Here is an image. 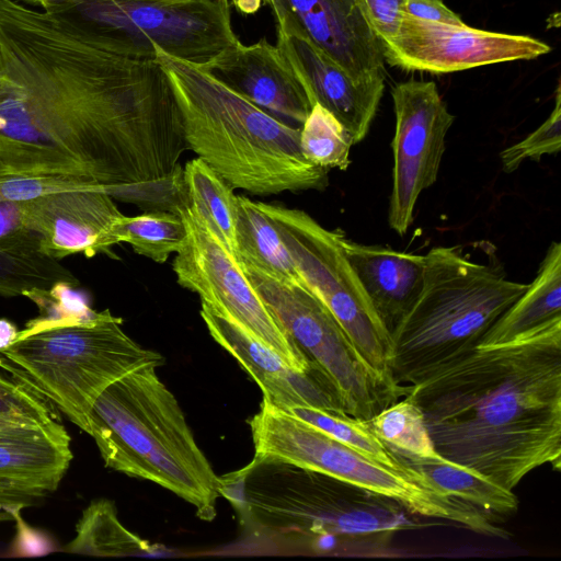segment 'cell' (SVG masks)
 Wrapping results in <instances>:
<instances>
[{
  "mask_svg": "<svg viewBox=\"0 0 561 561\" xmlns=\"http://www.w3.org/2000/svg\"><path fill=\"white\" fill-rule=\"evenodd\" d=\"M0 163L25 176L104 188L149 210L186 202L188 149L157 59L99 49L45 11L0 0Z\"/></svg>",
  "mask_w": 561,
  "mask_h": 561,
  "instance_id": "obj_1",
  "label": "cell"
},
{
  "mask_svg": "<svg viewBox=\"0 0 561 561\" xmlns=\"http://www.w3.org/2000/svg\"><path fill=\"white\" fill-rule=\"evenodd\" d=\"M437 454L512 490L561 466V322L511 343L476 347L405 393Z\"/></svg>",
  "mask_w": 561,
  "mask_h": 561,
  "instance_id": "obj_2",
  "label": "cell"
},
{
  "mask_svg": "<svg viewBox=\"0 0 561 561\" xmlns=\"http://www.w3.org/2000/svg\"><path fill=\"white\" fill-rule=\"evenodd\" d=\"M179 105L188 149L232 188L254 195L329 184L328 170L308 161L293 127L219 82L204 69L157 50Z\"/></svg>",
  "mask_w": 561,
  "mask_h": 561,
  "instance_id": "obj_3",
  "label": "cell"
},
{
  "mask_svg": "<svg viewBox=\"0 0 561 561\" xmlns=\"http://www.w3.org/2000/svg\"><path fill=\"white\" fill-rule=\"evenodd\" d=\"M157 368L142 366L108 386L90 411L89 435L106 467L168 489L210 522L220 478Z\"/></svg>",
  "mask_w": 561,
  "mask_h": 561,
  "instance_id": "obj_4",
  "label": "cell"
},
{
  "mask_svg": "<svg viewBox=\"0 0 561 561\" xmlns=\"http://www.w3.org/2000/svg\"><path fill=\"white\" fill-rule=\"evenodd\" d=\"M425 259L422 294L391 333L390 373L401 387L473 351L528 286L454 248H433Z\"/></svg>",
  "mask_w": 561,
  "mask_h": 561,
  "instance_id": "obj_5",
  "label": "cell"
},
{
  "mask_svg": "<svg viewBox=\"0 0 561 561\" xmlns=\"http://www.w3.org/2000/svg\"><path fill=\"white\" fill-rule=\"evenodd\" d=\"M221 494L266 533L360 538L414 527L397 502L286 462L252 460L220 478Z\"/></svg>",
  "mask_w": 561,
  "mask_h": 561,
  "instance_id": "obj_6",
  "label": "cell"
},
{
  "mask_svg": "<svg viewBox=\"0 0 561 561\" xmlns=\"http://www.w3.org/2000/svg\"><path fill=\"white\" fill-rule=\"evenodd\" d=\"M110 310L85 323L44 329L0 352V369L22 380L89 434V414L113 382L146 366L164 364L142 347Z\"/></svg>",
  "mask_w": 561,
  "mask_h": 561,
  "instance_id": "obj_7",
  "label": "cell"
},
{
  "mask_svg": "<svg viewBox=\"0 0 561 561\" xmlns=\"http://www.w3.org/2000/svg\"><path fill=\"white\" fill-rule=\"evenodd\" d=\"M42 10L81 41L133 59L160 50L204 67L239 41L224 0H70Z\"/></svg>",
  "mask_w": 561,
  "mask_h": 561,
  "instance_id": "obj_8",
  "label": "cell"
},
{
  "mask_svg": "<svg viewBox=\"0 0 561 561\" xmlns=\"http://www.w3.org/2000/svg\"><path fill=\"white\" fill-rule=\"evenodd\" d=\"M249 424L253 461L286 462L317 471L392 500L410 513L446 519L490 537H510L490 515L431 489L416 472L392 469L264 399Z\"/></svg>",
  "mask_w": 561,
  "mask_h": 561,
  "instance_id": "obj_9",
  "label": "cell"
},
{
  "mask_svg": "<svg viewBox=\"0 0 561 561\" xmlns=\"http://www.w3.org/2000/svg\"><path fill=\"white\" fill-rule=\"evenodd\" d=\"M287 336L335 391L343 411L368 421L405 393L359 354L328 307L305 285L241 265Z\"/></svg>",
  "mask_w": 561,
  "mask_h": 561,
  "instance_id": "obj_10",
  "label": "cell"
},
{
  "mask_svg": "<svg viewBox=\"0 0 561 561\" xmlns=\"http://www.w3.org/2000/svg\"><path fill=\"white\" fill-rule=\"evenodd\" d=\"M256 204L275 225L305 286L328 307L364 359L396 382L390 373L391 335L345 256L343 231L324 228L300 209Z\"/></svg>",
  "mask_w": 561,
  "mask_h": 561,
  "instance_id": "obj_11",
  "label": "cell"
},
{
  "mask_svg": "<svg viewBox=\"0 0 561 561\" xmlns=\"http://www.w3.org/2000/svg\"><path fill=\"white\" fill-rule=\"evenodd\" d=\"M176 214L186 229L172 262L178 284L196 293L203 304L238 324L293 369L311 370V364L287 336L236 257L187 203Z\"/></svg>",
  "mask_w": 561,
  "mask_h": 561,
  "instance_id": "obj_12",
  "label": "cell"
},
{
  "mask_svg": "<svg viewBox=\"0 0 561 561\" xmlns=\"http://www.w3.org/2000/svg\"><path fill=\"white\" fill-rule=\"evenodd\" d=\"M391 96L396 130L388 221L403 236L413 222L419 196L437 180L445 138L455 116L433 81L400 82L391 90Z\"/></svg>",
  "mask_w": 561,
  "mask_h": 561,
  "instance_id": "obj_13",
  "label": "cell"
},
{
  "mask_svg": "<svg viewBox=\"0 0 561 561\" xmlns=\"http://www.w3.org/2000/svg\"><path fill=\"white\" fill-rule=\"evenodd\" d=\"M380 45L390 66L431 73L530 60L551 50L548 44L531 36L490 32L465 23L424 21L404 13L397 33Z\"/></svg>",
  "mask_w": 561,
  "mask_h": 561,
  "instance_id": "obj_14",
  "label": "cell"
},
{
  "mask_svg": "<svg viewBox=\"0 0 561 561\" xmlns=\"http://www.w3.org/2000/svg\"><path fill=\"white\" fill-rule=\"evenodd\" d=\"M25 227L39 242V252L61 260L82 253L92 257L116 244L114 227L123 215L102 187L78 186L21 202Z\"/></svg>",
  "mask_w": 561,
  "mask_h": 561,
  "instance_id": "obj_15",
  "label": "cell"
},
{
  "mask_svg": "<svg viewBox=\"0 0 561 561\" xmlns=\"http://www.w3.org/2000/svg\"><path fill=\"white\" fill-rule=\"evenodd\" d=\"M276 31L305 37L356 80L385 72L379 39L354 0H263Z\"/></svg>",
  "mask_w": 561,
  "mask_h": 561,
  "instance_id": "obj_16",
  "label": "cell"
},
{
  "mask_svg": "<svg viewBox=\"0 0 561 561\" xmlns=\"http://www.w3.org/2000/svg\"><path fill=\"white\" fill-rule=\"evenodd\" d=\"M277 47L301 81L313 106L331 112L353 144L368 134L385 90V72L356 80L308 39L277 32Z\"/></svg>",
  "mask_w": 561,
  "mask_h": 561,
  "instance_id": "obj_17",
  "label": "cell"
},
{
  "mask_svg": "<svg viewBox=\"0 0 561 561\" xmlns=\"http://www.w3.org/2000/svg\"><path fill=\"white\" fill-rule=\"evenodd\" d=\"M201 317L211 337L259 385L264 400L283 410L308 405L346 414L335 391L316 368L306 373L293 369L271 348L203 302Z\"/></svg>",
  "mask_w": 561,
  "mask_h": 561,
  "instance_id": "obj_18",
  "label": "cell"
},
{
  "mask_svg": "<svg viewBox=\"0 0 561 561\" xmlns=\"http://www.w3.org/2000/svg\"><path fill=\"white\" fill-rule=\"evenodd\" d=\"M199 68L276 117L302 125L312 107L280 49L266 38L250 45L238 41Z\"/></svg>",
  "mask_w": 561,
  "mask_h": 561,
  "instance_id": "obj_19",
  "label": "cell"
},
{
  "mask_svg": "<svg viewBox=\"0 0 561 561\" xmlns=\"http://www.w3.org/2000/svg\"><path fill=\"white\" fill-rule=\"evenodd\" d=\"M342 247L371 306L391 335L422 294L425 255L365 245L345 236Z\"/></svg>",
  "mask_w": 561,
  "mask_h": 561,
  "instance_id": "obj_20",
  "label": "cell"
},
{
  "mask_svg": "<svg viewBox=\"0 0 561 561\" xmlns=\"http://www.w3.org/2000/svg\"><path fill=\"white\" fill-rule=\"evenodd\" d=\"M66 428L18 425L0 428V477L53 493L73 454Z\"/></svg>",
  "mask_w": 561,
  "mask_h": 561,
  "instance_id": "obj_21",
  "label": "cell"
},
{
  "mask_svg": "<svg viewBox=\"0 0 561 561\" xmlns=\"http://www.w3.org/2000/svg\"><path fill=\"white\" fill-rule=\"evenodd\" d=\"M561 322V243L552 242L536 278L484 334L477 347L511 343Z\"/></svg>",
  "mask_w": 561,
  "mask_h": 561,
  "instance_id": "obj_22",
  "label": "cell"
},
{
  "mask_svg": "<svg viewBox=\"0 0 561 561\" xmlns=\"http://www.w3.org/2000/svg\"><path fill=\"white\" fill-rule=\"evenodd\" d=\"M399 462L421 476L427 485L480 508L488 515H507L517 511L518 499L512 490L495 483L470 468L443 457H420L389 447Z\"/></svg>",
  "mask_w": 561,
  "mask_h": 561,
  "instance_id": "obj_23",
  "label": "cell"
},
{
  "mask_svg": "<svg viewBox=\"0 0 561 561\" xmlns=\"http://www.w3.org/2000/svg\"><path fill=\"white\" fill-rule=\"evenodd\" d=\"M236 260L286 283L305 285L271 218L256 202L238 195Z\"/></svg>",
  "mask_w": 561,
  "mask_h": 561,
  "instance_id": "obj_24",
  "label": "cell"
},
{
  "mask_svg": "<svg viewBox=\"0 0 561 561\" xmlns=\"http://www.w3.org/2000/svg\"><path fill=\"white\" fill-rule=\"evenodd\" d=\"M75 533L62 551L95 557H158L169 552L127 529L107 499L94 500L83 510Z\"/></svg>",
  "mask_w": 561,
  "mask_h": 561,
  "instance_id": "obj_25",
  "label": "cell"
},
{
  "mask_svg": "<svg viewBox=\"0 0 561 561\" xmlns=\"http://www.w3.org/2000/svg\"><path fill=\"white\" fill-rule=\"evenodd\" d=\"M187 204L236 257L238 195L203 159L194 158L183 169Z\"/></svg>",
  "mask_w": 561,
  "mask_h": 561,
  "instance_id": "obj_26",
  "label": "cell"
},
{
  "mask_svg": "<svg viewBox=\"0 0 561 561\" xmlns=\"http://www.w3.org/2000/svg\"><path fill=\"white\" fill-rule=\"evenodd\" d=\"M70 187L78 185L25 176L0 163V249L25 254L41 253L37 237L23 222L21 202Z\"/></svg>",
  "mask_w": 561,
  "mask_h": 561,
  "instance_id": "obj_27",
  "label": "cell"
},
{
  "mask_svg": "<svg viewBox=\"0 0 561 561\" xmlns=\"http://www.w3.org/2000/svg\"><path fill=\"white\" fill-rule=\"evenodd\" d=\"M186 236L182 217L169 210H150L138 216L122 215L115 224L116 244L125 242L133 250L157 263L176 253Z\"/></svg>",
  "mask_w": 561,
  "mask_h": 561,
  "instance_id": "obj_28",
  "label": "cell"
},
{
  "mask_svg": "<svg viewBox=\"0 0 561 561\" xmlns=\"http://www.w3.org/2000/svg\"><path fill=\"white\" fill-rule=\"evenodd\" d=\"M285 411L392 469L410 472L371 431L367 421L308 405L291 407Z\"/></svg>",
  "mask_w": 561,
  "mask_h": 561,
  "instance_id": "obj_29",
  "label": "cell"
},
{
  "mask_svg": "<svg viewBox=\"0 0 561 561\" xmlns=\"http://www.w3.org/2000/svg\"><path fill=\"white\" fill-rule=\"evenodd\" d=\"M353 145L342 123L327 108L314 103L300 127V147L305 158L327 170H346L351 164Z\"/></svg>",
  "mask_w": 561,
  "mask_h": 561,
  "instance_id": "obj_30",
  "label": "cell"
},
{
  "mask_svg": "<svg viewBox=\"0 0 561 561\" xmlns=\"http://www.w3.org/2000/svg\"><path fill=\"white\" fill-rule=\"evenodd\" d=\"M367 423L388 447L420 457L438 456L422 411L407 396L382 409Z\"/></svg>",
  "mask_w": 561,
  "mask_h": 561,
  "instance_id": "obj_31",
  "label": "cell"
},
{
  "mask_svg": "<svg viewBox=\"0 0 561 561\" xmlns=\"http://www.w3.org/2000/svg\"><path fill=\"white\" fill-rule=\"evenodd\" d=\"M59 282L79 284L59 260L0 249V295L24 296L28 290L48 289Z\"/></svg>",
  "mask_w": 561,
  "mask_h": 561,
  "instance_id": "obj_32",
  "label": "cell"
},
{
  "mask_svg": "<svg viewBox=\"0 0 561 561\" xmlns=\"http://www.w3.org/2000/svg\"><path fill=\"white\" fill-rule=\"evenodd\" d=\"M75 286L68 282H59L48 289L26 291L24 296L37 305L39 317L28 321L19 331L16 340L44 329L95 320L100 312L89 307L84 297L73 289Z\"/></svg>",
  "mask_w": 561,
  "mask_h": 561,
  "instance_id": "obj_33",
  "label": "cell"
},
{
  "mask_svg": "<svg viewBox=\"0 0 561 561\" xmlns=\"http://www.w3.org/2000/svg\"><path fill=\"white\" fill-rule=\"evenodd\" d=\"M56 411L58 410L48 400L25 382L0 371L1 417L23 425L64 430L66 427Z\"/></svg>",
  "mask_w": 561,
  "mask_h": 561,
  "instance_id": "obj_34",
  "label": "cell"
},
{
  "mask_svg": "<svg viewBox=\"0 0 561 561\" xmlns=\"http://www.w3.org/2000/svg\"><path fill=\"white\" fill-rule=\"evenodd\" d=\"M561 148V89L558 83L554 107L548 118L526 138L500 153L502 169L506 173L517 170L526 160L539 161L545 154H556Z\"/></svg>",
  "mask_w": 561,
  "mask_h": 561,
  "instance_id": "obj_35",
  "label": "cell"
},
{
  "mask_svg": "<svg viewBox=\"0 0 561 561\" xmlns=\"http://www.w3.org/2000/svg\"><path fill=\"white\" fill-rule=\"evenodd\" d=\"M379 42L392 37L400 25L404 0H354Z\"/></svg>",
  "mask_w": 561,
  "mask_h": 561,
  "instance_id": "obj_36",
  "label": "cell"
},
{
  "mask_svg": "<svg viewBox=\"0 0 561 561\" xmlns=\"http://www.w3.org/2000/svg\"><path fill=\"white\" fill-rule=\"evenodd\" d=\"M47 494L43 489L0 477V510L11 512L33 506Z\"/></svg>",
  "mask_w": 561,
  "mask_h": 561,
  "instance_id": "obj_37",
  "label": "cell"
},
{
  "mask_svg": "<svg viewBox=\"0 0 561 561\" xmlns=\"http://www.w3.org/2000/svg\"><path fill=\"white\" fill-rule=\"evenodd\" d=\"M16 520V536L12 546L15 556H42L53 550L51 541L41 531L31 528L21 518V510L10 512Z\"/></svg>",
  "mask_w": 561,
  "mask_h": 561,
  "instance_id": "obj_38",
  "label": "cell"
},
{
  "mask_svg": "<svg viewBox=\"0 0 561 561\" xmlns=\"http://www.w3.org/2000/svg\"><path fill=\"white\" fill-rule=\"evenodd\" d=\"M424 21L462 24L461 18L451 11L442 0H404L402 12Z\"/></svg>",
  "mask_w": 561,
  "mask_h": 561,
  "instance_id": "obj_39",
  "label": "cell"
},
{
  "mask_svg": "<svg viewBox=\"0 0 561 561\" xmlns=\"http://www.w3.org/2000/svg\"><path fill=\"white\" fill-rule=\"evenodd\" d=\"M16 325L5 318H0V352L11 346L18 337Z\"/></svg>",
  "mask_w": 561,
  "mask_h": 561,
  "instance_id": "obj_40",
  "label": "cell"
},
{
  "mask_svg": "<svg viewBox=\"0 0 561 561\" xmlns=\"http://www.w3.org/2000/svg\"><path fill=\"white\" fill-rule=\"evenodd\" d=\"M225 2H228L230 4V1L233 3V5L241 11L244 14H251L256 12L261 4L263 3V0H224Z\"/></svg>",
  "mask_w": 561,
  "mask_h": 561,
  "instance_id": "obj_41",
  "label": "cell"
},
{
  "mask_svg": "<svg viewBox=\"0 0 561 561\" xmlns=\"http://www.w3.org/2000/svg\"><path fill=\"white\" fill-rule=\"evenodd\" d=\"M26 4H30V5H33V7H38V8H43L49 3H54V2H61V1H70V0H20Z\"/></svg>",
  "mask_w": 561,
  "mask_h": 561,
  "instance_id": "obj_42",
  "label": "cell"
},
{
  "mask_svg": "<svg viewBox=\"0 0 561 561\" xmlns=\"http://www.w3.org/2000/svg\"><path fill=\"white\" fill-rule=\"evenodd\" d=\"M18 425H23V424H20V423H16L14 421H11V420H8V419H4V417L0 416V428L10 427V426H18Z\"/></svg>",
  "mask_w": 561,
  "mask_h": 561,
  "instance_id": "obj_43",
  "label": "cell"
},
{
  "mask_svg": "<svg viewBox=\"0 0 561 561\" xmlns=\"http://www.w3.org/2000/svg\"><path fill=\"white\" fill-rule=\"evenodd\" d=\"M4 84V76L0 66V90L3 88Z\"/></svg>",
  "mask_w": 561,
  "mask_h": 561,
  "instance_id": "obj_44",
  "label": "cell"
}]
</instances>
